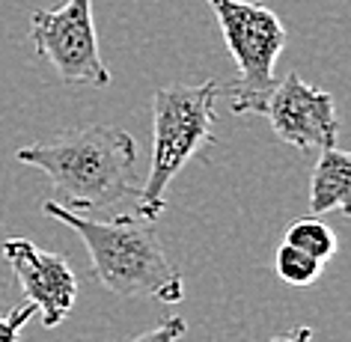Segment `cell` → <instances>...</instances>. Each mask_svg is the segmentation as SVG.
<instances>
[{
  "mask_svg": "<svg viewBox=\"0 0 351 342\" xmlns=\"http://www.w3.org/2000/svg\"><path fill=\"white\" fill-rule=\"evenodd\" d=\"M36 167L72 212H99L140 194L137 140L117 125H84L15 152Z\"/></svg>",
  "mask_w": 351,
  "mask_h": 342,
  "instance_id": "6da1fadb",
  "label": "cell"
},
{
  "mask_svg": "<svg viewBox=\"0 0 351 342\" xmlns=\"http://www.w3.org/2000/svg\"><path fill=\"white\" fill-rule=\"evenodd\" d=\"M42 212L66 223L81 235L90 253L93 277L119 297H152L167 306L182 304L185 280L167 256L155 223L137 212L95 221L90 215L72 212L57 199H45Z\"/></svg>",
  "mask_w": 351,
  "mask_h": 342,
  "instance_id": "7a4b0ae2",
  "label": "cell"
},
{
  "mask_svg": "<svg viewBox=\"0 0 351 342\" xmlns=\"http://www.w3.org/2000/svg\"><path fill=\"white\" fill-rule=\"evenodd\" d=\"M217 81L173 84L155 93L152 99V164L146 185L137 194L140 217L155 221L167 208V188L197 155L215 143L217 119Z\"/></svg>",
  "mask_w": 351,
  "mask_h": 342,
  "instance_id": "3957f363",
  "label": "cell"
},
{
  "mask_svg": "<svg viewBox=\"0 0 351 342\" xmlns=\"http://www.w3.org/2000/svg\"><path fill=\"white\" fill-rule=\"evenodd\" d=\"M221 24L223 42L239 69L230 86V108L239 117H259L265 95L274 90V66L286 48V27L274 10L253 0H206Z\"/></svg>",
  "mask_w": 351,
  "mask_h": 342,
  "instance_id": "277c9868",
  "label": "cell"
},
{
  "mask_svg": "<svg viewBox=\"0 0 351 342\" xmlns=\"http://www.w3.org/2000/svg\"><path fill=\"white\" fill-rule=\"evenodd\" d=\"M30 42L63 84H110V72L99 51L93 0H66L60 10H36L30 19Z\"/></svg>",
  "mask_w": 351,
  "mask_h": 342,
  "instance_id": "5b68a950",
  "label": "cell"
},
{
  "mask_svg": "<svg viewBox=\"0 0 351 342\" xmlns=\"http://www.w3.org/2000/svg\"><path fill=\"white\" fill-rule=\"evenodd\" d=\"M259 117L271 122V131L280 143L313 152V149L337 146L339 140V113L337 101L322 86L306 84L301 75H286L274 84V90L265 95Z\"/></svg>",
  "mask_w": 351,
  "mask_h": 342,
  "instance_id": "8992f818",
  "label": "cell"
},
{
  "mask_svg": "<svg viewBox=\"0 0 351 342\" xmlns=\"http://www.w3.org/2000/svg\"><path fill=\"white\" fill-rule=\"evenodd\" d=\"M0 253L10 262L24 301L33 304L42 324L45 328L63 324L77 301V277L66 256L42 250L27 239H6L0 244Z\"/></svg>",
  "mask_w": 351,
  "mask_h": 342,
  "instance_id": "52a82bcc",
  "label": "cell"
},
{
  "mask_svg": "<svg viewBox=\"0 0 351 342\" xmlns=\"http://www.w3.org/2000/svg\"><path fill=\"white\" fill-rule=\"evenodd\" d=\"M310 212L315 217L342 212L351 217V152L328 146L310 173Z\"/></svg>",
  "mask_w": 351,
  "mask_h": 342,
  "instance_id": "ba28073f",
  "label": "cell"
},
{
  "mask_svg": "<svg viewBox=\"0 0 351 342\" xmlns=\"http://www.w3.org/2000/svg\"><path fill=\"white\" fill-rule=\"evenodd\" d=\"M286 244H292V247L310 253V256H315L319 262H330L333 256H337L339 250V239L337 232L330 230L328 223L322 221V217H301V221L289 223L286 230Z\"/></svg>",
  "mask_w": 351,
  "mask_h": 342,
  "instance_id": "9c48e42d",
  "label": "cell"
},
{
  "mask_svg": "<svg viewBox=\"0 0 351 342\" xmlns=\"http://www.w3.org/2000/svg\"><path fill=\"white\" fill-rule=\"evenodd\" d=\"M274 268H277V277L289 286H313L315 280L322 277L324 271V262H319L310 253L292 247V244H280L277 247V256H274Z\"/></svg>",
  "mask_w": 351,
  "mask_h": 342,
  "instance_id": "30bf717a",
  "label": "cell"
},
{
  "mask_svg": "<svg viewBox=\"0 0 351 342\" xmlns=\"http://www.w3.org/2000/svg\"><path fill=\"white\" fill-rule=\"evenodd\" d=\"M185 330H188V321L182 319V315H167V319L158 321L152 330H143L131 342H179L185 337Z\"/></svg>",
  "mask_w": 351,
  "mask_h": 342,
  "instance_id": "8fae6325",
  "label": "cell"
},
{
  "mask_svg": "<svg viewBox=\"0 0 351 342\" xmlns=\"http://www.w3.org/2000/svg\"><path fill=\"white\" fill-rule=\"evenodd\" d=\"M36 315L33 304L24 301L21 306H15L12 313L0 315V342H21V330L27 328V321Z\"/></svg>",
  "mask_w": 351,
  "mask_h": 342,
  "instance_id": "7c38bea8",
  "label": "cell"
},
{
  "mask_svg": "<svg viewBox=\"0 0 351 342\" xmlns=\"http://www.w3.org/2000/svg\"><path fill=\"white\" fill-rule=\"evenodd\" d=\"M265 342H313V330L310 328H295L289 333H280V337H271Z\"/></svg>",
  "mask_w": 351,
  "mask_h": 342,
  "instance_id": "4fadbf2b",
  "label": "cell"
}]
</instances>
